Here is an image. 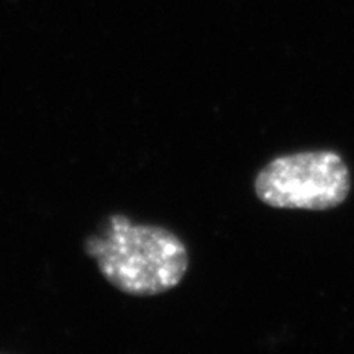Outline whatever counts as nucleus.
Here are the masks:
<instances>
[{
	"instance_id": "nucleus-1",
	"label": "nucleus",
	"mask_w": 354,
	"mask_h": 354,
	"mask_svg": "<svg viewBox=\"0 0 354 354\" xmlns=\"http://www.w3.org/2000/svg\"><path fill=\"white\" fill-rule=\"evenodd\" d=\"M102 276L123 294L154 297L183 282L189 269L184 241L158 225L110 215L84 245Z\"/></svg>"
},
{
	"instance_id": "nucleus-2",
	"label": "nucleus",
	"mask_w": 354,
	"mask_h": 354,
	"mask_svg": "<svg viewBox=\"0 0 354 354\" xmlns=\"http://www.w3.org/2000/svg\"><path fill=\"white\" fill-rule=\"evenodd\" d=\"M349 190V167L333 151H304L276 158L254 180L256 197L261 202L287 210L335 209L346 201Z\"/></svg>"
}]
</instances>
